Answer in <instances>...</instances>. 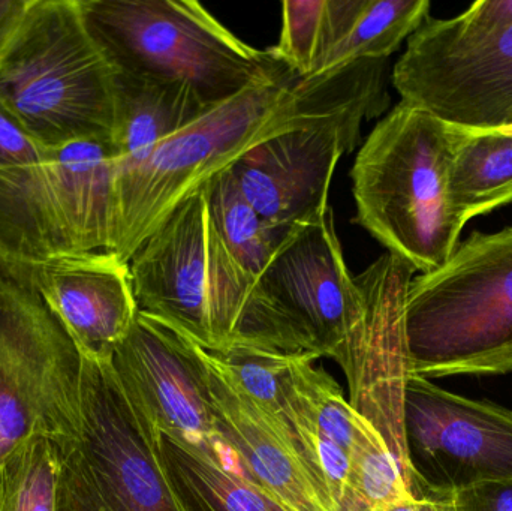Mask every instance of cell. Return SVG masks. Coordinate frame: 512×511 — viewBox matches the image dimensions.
Wrapping results in <instances>:
<instances>
[{
  "label": "cell",
  "mask_w": 512,
  "mask_h": 511,
  "mask_svg": "<svg viewBox=\"0 0 512 511\" xmlns=\"http://www.w3.org/2000/svg\"><path fill=\"white\" fill-rule=\"evenodd\" d=\"M384 107L378 77L361 63L319 80L245 90L140 159L116 161L114 254L129 263L176 209L265 138L322 120L360 128L363 120L381 116Z\"/></svg>",
  "instance_id": "cell-1"
},
{
  "label": "cell",
  "mask_w": 512,
  "mask_h": 511,
  "mask_svg": "<svg viewBox=\"0 0 512 511\" xmlns=\"http://www.w3.org/2000/svg\"><path fill=\"white\" fill-rule=\"evenodd\" d=\"M454 126L400 101L352 167L355 222L415 272L447 263L465 222L450 197Z\"/></svg>",
  "instance_id": "cell-2"
},
{
  "label": "cell",
  "mask_w": 512,
  "mask_h": 511,
  "mask_svg": "<svg viewBox=\"0 0 512 511\" xmlns=\"http://www.w3.org/2000/svg\"><path fill=\"white\" fill-rule=\"evenodd\" d=\"M0 105L44 149L111 141L116 69L80 0H32L0 57Z\"/></svg>",
  "instance_id": "cell-3"
},
{
  "label": "cell",
  "mask_w": 512,
  "mask_h": 511,
  "mask_svg": "<svg viewBox=\"0 0 512 511\" xmlns=\"http://www.w3.org/2000/svg\"><path fill=\"white\" fill-rule=\"evenodd\" d=\"M411 375L512 372V227L472 233L439 269L412 279L405 300Z\"/></svg>",
  "instance_id": "cell-4"
},
{
  "label": "cell",
  "mask_w": 512,
  "mask_h": 511,
  "mask_svg": "<svg viewBox=\"0 0 512 511\" xmlns=\"http://www.w3.org/2000/svg\"><path fill=\"white\" fill-rule=\"evenodd\" d=\"M117 72L182 81L218 107L261 84L298 80L270 50L240 41L195 0H80Z\"/></svg>",
  "instance_id": "cell-5"
},
{
  "label": "cell",
  "mask_w": 512,
  "mask_h": 511,
  "mask_svg": "<svg viewBox=\"0 0 512 511\" xmlns=\"http://www.w3.org/2000/svg\"><path fill=\"white\" fill-rule=\"evenodd\" d=\"M81 356L80 429L54 441L56 511H185L165 470L155 420L111 359Z\"/></svg>",
  "instance_id": "cell-6"
},
{
  "label": "cell",
  "mask_w": 512,
  "mask_h": 511,
  "mask_svg": "<svg viewBox=\"0 0 512 511\" xmlns=\"http://www.w3.org/2000/svg\"><path fill=\"white\" fill-rule=\"evenodd\" d=\"M83 356L30 285L0 267V459L23 441L77 435Z\"/></svg>",
  "instance_id": "cell-7"
},
{
  "label": "cell",
  "mask_w": 512,
  "mask_h": 511,
  "mask_svg": "<svg viewBox=\"0 0 512 511\" xmlns=\"http://www.w3.org/2000/svg\"><path fill=\"white\" fill-rule=\"evenodd\" d=\"M402 101L472 131L512 128V26L427 17L391 75Z\"/></svg>",
  "instance_id": "cell-8"
},
{
  "label": "cell",
  "mask_w": 512,
  "mask_h": 511,
  "mask_svg": "<svg viewBox=\"0 0 512 511\" xmlns=\"http://www.w3.org/2000/svg\"><path fill=\"white\" fill-rule=\"evenodd\" d=\"M403 423L415 498L512 482V410L409 375Z\"/></svg>",
  "instance_id": "cell-9"
},
{
  "label": "cell",
  "mask_w": 512,
  "mask_h": 511,
  "mask_svg": "<svg viewBox=\"0 0 512 511\" xmlns=\"http://www.w3.org/2000/svg\"><path fill=\"white\" fill-rule=\"evenodd\" d=\"M415 270L393 254H384L355 276L363 297L360 321L342 345L339 363L349 389V405L366 417L387 441L414 483L406 449L405 393L409 375L405 300Z\"/></svg>",
  "instance_id": "cell-10"
},
{
  "label": "cell",
  "mask_w": 512,
  "mask_h": 511,
  "mask_svg": "<svg viewBox=\"0 0 512 511\" xmlns=\"http://www.w3.org/2000/svg\"><path fill=\"white\" fill-rule=\"evenodd\" d=\"M258 293L301 353L333 359L357 326L363 297L334 230L333 209L283 237Z\"/></svg>",
  "instance_id": "cell-11"
},
{
  "label": "cell",
  "mask_w": 512,
  "mask_h": 511,
  "mask_svg": "<svg viewBox=\"0 0 512 511\" xmlns=\"http://www.w3.org/2000/svg\"><path fill=\"white\" fill-rule=\"evenodd\" d=\"M358 141L360 128L349 123H309L265 138L237 159L230 171L262 221L285 237L331 209L334 171Z\"/></svg>",
  "instance_id": "cell-12"
},
{
  "label": "cell",
  "mask_w": 512,
  "mask_h": 511,
  "mask_svg": "<svg viewBox=\"0 0 512 511\" xmlns=\"http://www.w3.org/2000/svg\"><path fill=\"white\" fill-rule=\"evenodd\" d=\"M111 363L162 434L182 438L222 462L228 461L231 450L216 426L194 341L138 312Z\"/></svg>",
  "instance_id": "cell-13"
},
{
  "label": "cell",
  "mask_w": 512,
  "mask_h": 511,
  "mask_svg": "<svg viewBox=\"0 0 512 511\" xmlns=\"http://www.w3.org/2000/svg\"><path fill=\"white\" fill-rule=\"evenodd\" d=\"M210 215L204 191L182 204L129 261L138 312L212 353Z\"/></svg>",
  "instance_id": "cell-14"
},
{
  "label": "cell",
  "mask_w": 512,
  "mask_h": 511,
  "mask_svg": "<svg viewBox=\"0 0 512 511\" xmlns=\"http://www.w3.org/2000/svg\"><path fill=\"white\" fill-rule=\"evenodd\" d=\"M0 267L42 297L84 356L111 359L137 320L129 263L114 252Z\"/></svg>",
  "instance_id": "cell-15"
},
{
  "label": "cell",
  "mask_w": 512,
  "mask_h": 511,
  "mask_svg": "<svg viewBox=\"0 0 512 511\" xmlns=\"http://www.w3.org/2000/svg\"><path fill=\"white\" fill-rule=\"evenodd\" d=\"M198 353L216 426L243 476L289 511H336L304 462L285 416L265 411L240 392L200 345Z\"/></svg>",
  "instance_id": "cell-16"
},
{
  "label": "cell",
  "mask_w": 512,
  "mask_h": 511,
  "mask_svg": "<svg viewBox=\"0 0 512 511\" xmlns=\"http://www.w3.org/2000/svg\"><path fill=\"white\" fill-rule=\"evenodd\" d=\"M47 152L65 255L113 252L117 222L113 143L75 141Z\"/></svg>",
  "instance_id": "cell-17"
},
{
  "label": "cell",
  "mask_w": 512,
  "mask_h": 511,
  "mask_svg": "<svg viewBox=\"0 0 512 511\" xmlns=\"http://www.w3.org/2000/svg\"><path fill=\"white\" fill-rule=\"evenodd\" d=\"M429 0H327L318 80L360 60H387L430 17Z\"/></svg>",
  "instance_id": "cell-18"
},
{
  "label": "cell",
  "mask_w": 512,
  "mask_h": 511,
  "mask_svg": "<svg viewBox=\"0 0 512 511\" xmlns=\"http://www.w3.org/2000/svg\"><path fill=\"white\" fill-rule=\"evenodd\" d=\"M215 107L189 84L116 71V116L111 137L117 162H129L155 149Z\"/></svg>",
  "instance_id": "cell-19"
},
{
  "label": "cell",
  "mask_w": 512,
  "mask_h": 511,
  "mask_svg": "<svg viewBox=\"0 0 512 511\" xmlns=\"http://www.w3.org/2000/svg\"><path fill=\"white\" fill-rule=\"evenodd\" d=\"M65 255L47 158L0 170V266H33Z\"/></svg>",
  "instance_id": "cell-20"
},
{
  "label": "cell",
  "mask_w": 512,
  "mask_h": 511,
  "mask_svg": "<svg viewBox=\"0 0 512 511\" xmlns=\"http://www.w3.org/2000/svg\"><path fill=\"white\" fill-rule=\"evenodd\" d=\"M161 452L185 511H289L242 473L182 438L161 432Z\"/></svg>",
  "instance_id": "cell-21"
},
{
  "label": "cell",
  "mask_w": 512,
  "mask_h": 511,
  "mask_svg": "<svg viewBox=\"0 0 512 511\" xmlns=\"http://www.w3.org/2000/svg\"><path fill=\"white\" fill-rule=\"evenodd\" d=\"M450 197L465 224L512 204V128L472 131L454 126Z\"/></svg>",
  "instance_id": "cell-22"
},
{
  "label": "cell",
  "mask_w": 512,
  "mask_h": 511,
  "mask_svg": "<svg viewBox=\"0 0 512 511\" xmlns=\"http://www.w3.org/2000/svg\"><path fill=\"white\" fill-rule=\"evenodd\" d=\"M315 356L295 359L283 380V416L315 429L328 440L351 452L354 443V408L349 405L337 381L316 368Z\"/></svg>",
  "instance_id": "cell-23"
},
{
  "label": "cell",
  "mask_w": 512,
  "mask_h": 511,
  "mask_svg": "<svg viewBox=\"0 0 512 511\" xmlns=\"http://www.w3.org/2000/svg\"><path fill=\"white\" fill-rule=\"evenodd\" d=\"M210 221L234 260L258 281L283 237L249 204L230 168L204 186Z\"/></svg>",
  "instance_id": "cell-24"
},
{
  "label": "cell",
  "mask_w": 512,
  "mask_h": 511,
  "mask_svg": "<svg viewBox=\"0 0 512 511\" xmlns=\"http://www.w3.org/2000/svg\"><path fill=\"white\" fill-rule=\"evenodd\" d=\"M352 489L360 511H381L415 500L402 465L378 429L354 413V443L349 452Z\"/></svg>",
  "instance_id": "cell-25"
},
{
  "label": "cell",
  "mask_w": 512,
  "mask_h": 511,
  "mask_svg": "<svg viewBox=\"0 0 512 511\" xmlns=\"http://www.w3.org/2000/svg\"><path fill=\"white\" fill-rule=\"evenodd\" d=\"M54 441L35 435L0 459V511H56Z\"/></svg>",
  "instance_id": "cell-26"
},
{
  "label": "cell",
  "mask_w": 512,
  "mask_h": 511,
  "mask_svg": "<svg viewBox=\"0 0 512 511\" xmlns=\"http://www.w3.org/2000/svg\"><path fill=\"white\" fill-rule=\"evenodd\" d=\"M240 392L273 414H283L282 386L295 359L303 354H285L267 348L236 345L212 353Z\"/></svg>",
  "instance_id": "cell-27"
},
{
  "label": "cell",
  "mask_w": 512,
  "mask_h": 511,
  "mask_svg": "<svg viewBox=\"0 0 512 511\" xmlns=\"http://www.w3.org/2000/svg\"><path fill=\"white\" fill-rule=\"evenodd\" d=\"M325 14L327 0H285L282 3L279 42L268 50L288 66L298 80H306L312 74L321 56Z\"/></svg>",
  "instance_id": "cell-28"
},
{
  "label": "cell",
  "mask_w": 512,
  "mask_h": 511,
  "mask_svg": "<svg viewBox=\"0 0 512 511\" xmlns=\"http://www.w3.org/2000/svg\"><path fill=\"white\" fill-rule=\"evenodd\" d=\"M47 158V149L39 146L23 126L0 105V170L33 167Z\"/></svg>",
  "instance_id": "cell-29"
},
{
  "label": "cell",
  "mask_w": 512,
  "mask_h": 511,
  "mask_svg": "<svg viewBox=\"0 0 512 511\" xmlns=\"http://www.w3.org/2000/svg\"><path fill=\"white\" fill-rule=\"evenodd\" d=\"M444 497L456 511H512V482L486 483Z\"/></svg>",
  "instance_id": "cell-30"
},
{
  "label": "cell",
  "mask_w": 512,
  "mask_h": 511,
  "mask_svg": "<svg viewBox=\"0 0 512 511\" xmlns=\"http://www.w3.org/2000/svg\"><path fill=\"white\" fill-rule=\"evenodd\" d=\"M459 20L472 29H507L512 26V0H480L460 14Z\"/></svg>",
  "instance_id": "cell-31"
},
{
  "label": "cell",
  "mask_w": 512,
  "mask_h": 511,
  "mask_svg": "<svg viewBox=\"0 0 512 511\" xmlns=\"http://www.w3.org/2000/svg\"><path fill=\"white\" fill-rule=\"evenodd\" d=\"M32 0H0V57L20 29Z\"/></svg>",
  "instance_id": "cell-32"
},
{
  "label": "cell",
  "mask_w": 512,
  "mask_h": 511,
  "mask_svg": "<svg viewBox=\"0 0 512 511\" xmlns=\"http://www.w3.org/2000/svg\"><path fill=\"white\" fill-rule=\"evenodd\" d=\"M381 511H456L445 497L415 498Z\"/></svg>",
  "instance_id": "cell-33"
}]
</instances>
